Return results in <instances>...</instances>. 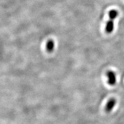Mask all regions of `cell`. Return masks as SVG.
I'll return each mask as SVG.
<instances>
[{
    "mask_svg": "<svg viewBox=\"0 0 124 124\" xmlns=\"http://www.w3.org/2000/svg\"><path fill=\"white\" fill-rule=\"evenodd\" d=\"M109 20L107 23L105 27V31L108 34H110L114 31V20L118 15L117 11L115 9L110 10L108 13Z\"/></svg>",
    "mask_w": 124,
    "mask_h": 124,
    "instance_id": "6da1fadb",
    "label": "cell"
},
{
    "mask_svg": "<svg viewBox=\"0 0 124 124\" xmlns=\"http://www.w3.org/2000/svg\"><path fill=\"white\" fill-rule=\"evenodd\" d=\"M108 78V83L110 85H115L116 82V77L115 73L113 71H108L107 74Z\"/></svg>",
    "mask_w": 124,
    "mask_h": 124,
    "instance_id": "7a4b0ae2",
    "label": "cell"
},
{
    "mask_svg": "<svg viewBox=\"0 0 124 124\" xmlns=\"http://www.w3.org/2000/svg\"><path fill=\"white\" fill-rule=\"evenodd\" d=\"M116 103V101L115 98H113L109 100L105 107V110L107 113H109L112 111L114 107L115 106Z\"/></svg>",
    "mask_w": 124,
    "mask_h": 124,
    "instance_id": "3957f363",
    "label": "cell"
},
{
    "mask_svg": "<svg viewBox=\"0 0 124 124\" xmlns=\"http://www.w3.org/2000/svg\"><path fill=\"white\" fill-rule=\"evenodd\" d=\"M54 46H55V44L53 40H49L47 42V43L46 45V48L47 52H48L49 53L52 52L54 49Z\"/></svg>",
    "mask_w": 124,
    "mask_h": 124,
    "instance_id": "277c9868",
    "label": "cell"
}]
</instances>
